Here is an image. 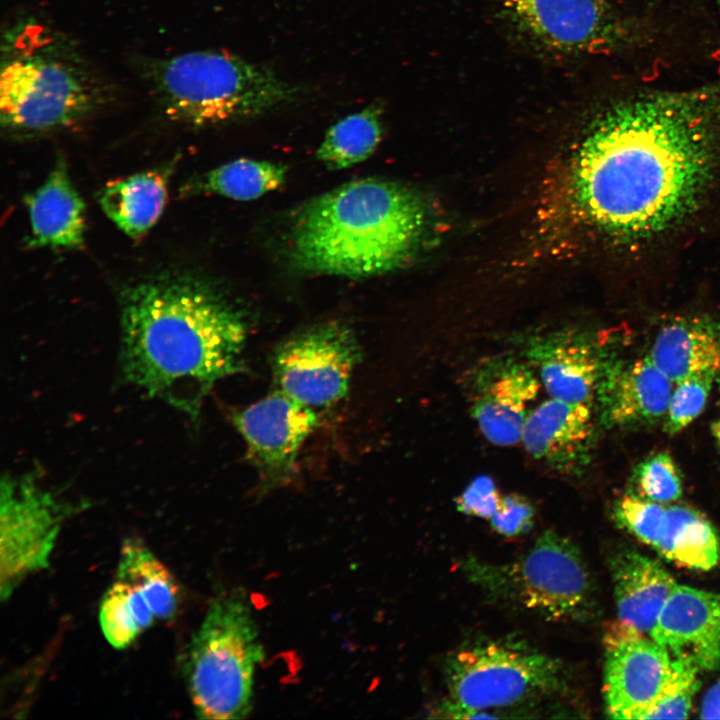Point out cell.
Returning a JSON list of instances; mask_svg holds the SVG:
<instances>
[{"label": "cell", "mask_w": 720, "mask_h": 720, "mask_svg": "<svg viewBox=\"0 0 720 720\" xmlns=\"http://www.w3.org/2000/svg\"><path fill=\"white\" fill-rule=\"evenodd\" d=\"M527 357L551 398L591 403L600 381V362L584 337L569 332L540 337L529 345Z\"/></svg>", "instance_id": "18"}, {"label": "cell", "mask_w": 720, "mask_h": 720, "mask_svg": "<svg viewBox=\"0 0 720 720\" xmlns=\"http://www.w3.org/2000/svg\"><path fill=\"white\" fill-rule=\"evenodd\" d=\"M247 324L208 283L185 274L139 281L120 295V374L197 419L206 396L244 370Z\"/></svg>", "instance_id": "2"}, {"label": "cell", "mask_w": 720, "mask_h": 720, "mask_svg": "<svg viewBox=\"0 0 720 720\" xmlns=\"http://www.w3.org/2000/svg\"><path fill=\"white\" fill-rule=\"evenodd\" d=\"M233 423L264 491L284 486L297 473V458L318 423L314 409L277 390L236 411Z\"/></svg>", "instance_id": "12"}, {"label": "cell", "mask_w": 720, "mask_h": 720, "mask_svg": "<svg viewBox=\"0 0 720 720\" xmlns=\"http://www.w3.org/2000/svg\"><path fill=\"white\" fill-rule=\"evenodd\" d=\"M156 620L144 596L132 585L115 579L99 608V623L105 639L124 649Z\"/></svg>", "instance_id": "27"}, {"label": "cell", "mask_w": 720, "mask_h": 720, "mask_svg": "<svg viewBox=\"0 0 720 720\" xmlns=\"http://www.w3.org/2000/svg\"><path fill=\"white\" fill-rule=\"evenodd\" d=\"M507 18L544 48L564 54L608 51L630 30L613 0H497Z\"/></svg>", "instance_id": "11"}, {"label": "cell", "mask_w": 720, "mask_h": 720, "mask_svg": "<svg viewBox=\"0 0 720 720\" xmlns=\"http://www.w3.org/2000/svg\"><path fill=\"white\" fill-rule=\"evenodd\" d=\"M145 79L170 120L192 127L225 124L297 100L301 88L270 68L220 50L150 61Z\"/></svg>", "instance_id": "5"}, {"label": "cell", "mask_w": 720, "mask_h": 720, "mask_svg": "<svg viewBox=\"0 0 720 720\" xmlns=\"http://www.w3.org/2000/svg\"><path fill=\"white\" fill-rule=\"evenodd\" d=\"M534 514L533 506L525 497L517 494L503 495L490 523L499 535L513 538L531 530Z\"/></svg>", "instance_id": "32"}, {"label": "cell", "mask_w": 720, "mask_h": 720, "mask_svg": "<svg viewBox=\"0 0 720 720\" xmlns=\"http://www.w3.org/2000/svg\"><path fill=\"white\" fill-rule=\"evenodd\" d=\"M673 383L695 374L720 373V323L706 315L666 322L647 355Z\"/></svg>", "instance_id": "21"}, {"label": "cell", "mask_w": 720, "mask_h": 720, "mask_svg": "<svg viewBox=\"0 0 720 720\" xmlns=\"http://www.w3.org/2000/svg\"><path fill=\"white\" fill-rule=\"evenodd\" d=\"M447 698L441 717L494 718L490 711L518 708L568 691V672L557 658L521 641L483 640L459 648L444 664Z\"/></svg>", "instance_id": "7"}, {"label": "cell", "mask_w": 720, "mask_h": 720, "mask_svg": "<svg viewBox=\"0 0 720 720\" xmlns=\"http://www.w3.org/2000/svg\"><path fill=\"white\" fill-rule=\"evenodd\" d=\"M711 433L720 448V417L712 423Z\"/></svg>", "instance_id": "35"}, {"label": "cell", "mask_w": 720, "mask_h": 720, "mask_svg": "<svg viewBox=\"0 0 720 720\" xmlns=\"http://www.w3.org/2000/svg\"><path fill=\"white\" fill-rule=\"evenodd\" d=\"M720 176V80L619 98L591 122L570 161L568 205L584 231L640 252L703 211Z\"/></svg>", "instance_id": "1"}, {"label": "cell", "mask_w": 720, "mask_h": 720, "mask_svg": "<svg viewBox=\"0 0 720 720\" xmlns=\"http://www.w3.org/2000/svg\"><path fill=\"white\" fill-rule=\"evenodd\" d=\"M613 517L621 527L656 550L666 528L667 506L628 493L615 502Z\"/></svg>", "instance_id": "29"}, {"label": "cell", "mask_w": 720, "mask_h": 720, "mask_svg": "<svg viewBox=\"0 0 720 720\" xmlns=\"http://www.w3.org/2000/svg\"><path fill=\"white\" fill-rule=\"evenodd\" d=\"M31 236L28 246L77 249L84 243L85 205L59 160L45 182L26 197Z\"/></svg>", "instance_id": "20"}, {"label": "cell", "mask_w": 720, "mask_h": 720, "mask_svg": "<svg viewBox=\"0 0 720 720\" xmlns=\"http://www.w3.org/2000/svg\"><path fill=\"white\" fill-rule=\"evenodd\" d=\"M167 201V173L150 170L108 183L99 195L104 213L138 239L157 222Z\"/></svg>", "instance_id": "22"}, {"label": "cell", "mask_w": 720, "mask_h": 720, "mask_svg": "<svg viewBox=\"0 0 720 720\" xmlns=\"http://www.w3.org/2000/svg\"><path fill=\"white\" fill-rule=\"evenodd\" d=\"M592 404L551 398L530 412L522 433L525 450L565 475L586 465L593 437Z\"/></svg>", "instance_id": "16"}, {"label": "cell", "mask_w": 720, "mask_h": 720, "mask_svg": "<svg viewBox=\"0 0 720 720\" xmlns=\"http://www.w3.org/2000/svg\"><path fill=\"white\" fill-rule=\"evenodd\" d=\"M619 623L650 636L677 583L657 561L623 550L609 561Z\"/></svg>", "instance_id": "19"}, {"label": "cell", "mask_w": 720, "mask_h": 720, "mask_svg": "<svg viewBox=\"0 0 720 720\" xmlns=\"http://www.w3.org/2000/svg\"><path fill=\"white\" fill-rule=\"evenodd\" d=\"M287 167L270 161L240 158L187 181L183 196L217 194L234 200H253L278 189L286 180Z\"/></svg>", "instance_id": "23"}, {"label": "cell", "mask_w": 720, "mask_h": 720, "mask_svg": "<svg viewBox=\"0 0 720 720\" xmlns=\"http://www.w3.org/2000/svg\"><path fill=\"white\" fill-rule=\"evenodd\" d=\"M717 1H718V5H719V11H720V0H717Z\"/></svg>", "instance_id": "36"}, {"label": "cell", "mask_w": 720, "mask_h": 720, "mask_svg": "<svg viewBox=\"0 0 720 720\" xmlns=\"http://www.w3.org/2000/svg\"><path fill=\"white\" fill-rule=\"evenodd\" d=\"M109 87L71 40L32 21L2 40L0 120L15 138L71 128L96 112Z\"/></svg>", "instance_id": "4"}, {"label": "cell", "mask_w": 720, "mask_h": 720, "mask_svg": "<svg viewBox=\"0 0 720 720\" xmlns=\"http://www.w3.org/2000/svg\"><path fill=\"white\" fill-rule=\"evenodd\" d=\"M650 637L700 670L720 667V593L677 584Z\"/></svg>", "instance_id": "14"}, {"label": "cell", "mask_w": 720, "mask_h": 720, "mask_svg": "<svg viewBox=\"0 0 720 720\" xmlns=\"http://www.w3.org/2000/svg\"><path fill=\"white\" fill-rule=\"evenodd\" d=\"M656 550L694 570H711L720 561V542L711 523L696 510L682 505L667 506L666 528Z\"/></svg>", "instance_id": "24"}, {"label": "cell", "mask_w": 720, "mask_h": 720, "mask_svg": "<svg viewBox=\"0 0 720 720\" xmlns=\"http://www.w3.org/2000/svg\"><path fill=\"white\" fill-rule=\"evenodd\" d=\"M700 668L689 658L672 656L669 677L644 719H685L699 687Z\"/></svg>", "instance_id": "28"}, {"label": "cell", "mask_w": 720, "mask_h": 720, "mask_svg": "<svg viewBox=\"0 0 720 720\" xmlns=\"http://www.w3.org/2000/svg\"><path fill=\"white\" fill-rule=\"evenodd\" d=\"M476 381L472 416L490 443L511 446L521 441L528 408L540 382L524 363L498 360L484 367Z\"/></svg>", "instance_id": "15"}, {"label": "cell", "mask_w": 720, "mask_h": 720, "mask_svg": "<svg viewBox=\"0 0 720 720\" xmlns=\"http://www.w3.org/2000/svg\"><path fill=\"white\" fill-rule=\"evenodd\" d=\"M637 495L661 504L677 501L683 491L679 469L667 452H657L641 461L633 474Z\"/></svg>", "instance_id": "30"}, {"label": "cell", "mask_w": 720, "mask_h": 720, "mask_svg": "<svg viewBox=\"0 0 720 720\" xmlns=\"http://www.w3.org/2000/svg\"><path fill=\"white\" fill-rule=\"evenodd\" d=\"M265 658L252 607L237 589L210 603L184 660L187 690L198 718L243 719L253 707L254 674Z\"/></svg>", "instance_id": "6"}, {"label": "cell", "mask_w": 720, "mask_h": 720, "mask_svg": "<svg viewBox=\"0 0 720 720\" xmlns=\"http://www.w3.org/2000/svg\"><path fill=\"white\" fill-rule=\"evenodd\" d=\"M359 353L353 331L342 322L305 329L273 353L278 390L309 408L329 407L346 395Z\"/></svg>", "instance_id": "10"}, {"label": "cell", "mask_w": 720, "mask_h": 720, "mask_svg": "<svg viewBox=\"0 0 720 720\" xmlns=\"http://www.w3.org/2000/svg\"><path fill=\"white\" fill-rule=\"evenodd\" d=\"M717 376L707 372L675 383L664 417V429L668 434L683 431L702 413Z\"/></svg>", "instance_id": "31"}, {"label": "cell", "mask_w": 720, "mask_h": 720, "mask_svg": "<svg viewBox=\"0 0 720 720\" xmlns=\"http://www.w3.org/2000/svg\"><path fill=\"white\" fill-rule=\"evenodd\" d=\"M116 579L136 588L148 602L156 619L175 615L178 585L169 569L140 540L126 539L120 550Z\"/></svg>", "instance_id": "25"}, {"label": "cell", "mask_w": 720, "mask_h": 720, "mask_svg": "<svg viewBox=\"0 0 720 720\" xmlns=\"http://www.w3.org/2000/svg\"><path fill=\"white\" fill-rule=\"evenodd\" d=\"M603 695L613 719H642L667 681L671 654L650 636L617 624L605 638Z\"/></svg>", "instance_id": "13"}, {"label": "cell", "mask_w": 720, "mask_h": 720, "mask_svg": "<svg viewBox=\"0 0 720 720\" xmlns=\"http://www.w3.org/2000/svg\"><path fill=\"white\" fill-rule=\"evenodd\" d=\"M502 495L487 475L473 479L456 498V508L469 516L490 520L498 510Z\"/></svg>", "instance_id": "33"}, {"label": "cell", "mask_w": 720, "mask_h": 720, "mask_svg": "<svg viewBox=\"0 0 720 720\" xmlns=\"http://www.w3.org/2000/svg\"><path fill=\"white\" fill-rule=\"evenodd\" d=\"M700 717L704 719H720V681L715 683L705 694Z\"/></svg>", "instance_id": "34"}, {"label": "cell", "mask_w": 720, "mask_h": 720, "mask_svg": "<svg viewBox=\"0 0 720 720\" xmlns=\"http://www.w3.org/2000/svg\"><path fill=\"white\" fill-rule=\"evenodd\" d=\"M461 568L489 598L546 621H586L596 610L592 577L581 551L553 530L543 532L510 562L468 557Z\"/></svg>", "instance_id": "8"}, {"label": "cell", "mask_w": 720, "mask_h": 720, "mask_svg": "<svg viewBox=\"0 0 720 720\" xmlns=\"http://www.w3.org/2000/svg\"><path fill=\"white\" fill-rule=\"evenodd\" d=\"M425 200L384 179L345 183L307 202L289 229L288 256L300 272L353 279L410 263L431 229Z\"/></svg>", "instance_id": "3"}, {"label": "cell", "mask_w": 720, "mask_h": 720, "mask_svg": "<svg viewBox=\"0 0 720 720\" xmlns=\"http://www.w3.org/2000/svg\"><path fill=\"white\" fill-rule=\"evenodd\" d=\"M72 509L33 473L6 474L0 489V597L7 600L30 574L47 568Z\"/></svg>", "instance_id": "9"}, {"label": "cell", "mask_w": 720, "mask_h": 720, "mask_svg": "<svg viewBox=\"0 0 720 720\" xmlns=\"http://www.w3.org/2000/svg\"><path fill=\"white\" fill-rule=\"evenodd\" d=\"M381 137V110L373 104L332 125L316 157L329 169H345L370 157Z\"/></svg>", "instance_id": "26"}, {"label": "cell", "mask_w": 720, "mask_h": 720, "mask_svg": "<svg viewBox=\"0 0 720 720\" xmlns=\"http://www.w3.org/2000/svg\"><path fill=\"white\" fill-rule=\"evenodd\" d=\"M674 383L646 355L615 366L599 381L604 422L626 426L659 421L667 412Z\"/></svg>", "instance_id": "17"}]
</instances>
